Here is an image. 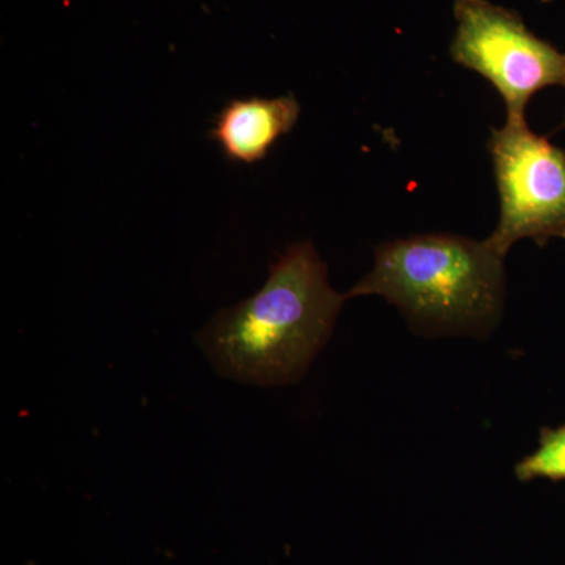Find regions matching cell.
Returning a JSON list of instances; mask_svg holds the SVG:
<instances>
[{
	"label": "cell",
	"mask_w": 565,
	"mask_h": 565,
	"mask_svg": "<svg viewBox=\"0 0 565 565\" xmlns=\"http://www.w3.org/2000/svg\"><path fill=\"white\" fill-rule=\"evenodd\" d=\"M500 193V222L486 243L498 255L522 239L545 245L565 239V151L527 128L508 120L492 129L489 143Z\"/></svg>",
	"instance_id": "cell-3"
},
{
	"label": "cell",
	"mask_w": 565,
	"mask_h": 565,
	"mask_svg": "<svg viewBox=\"0 0 565 565\" xmlns=\"http://www.w3.org/2000/svg\"><path fill=\"white\" fill-rule=\"evenodd\" d=\"M345 300L329 285L313 244L302 241L270 266L255 296L215 316L196 343L223 377L259 386L294 384L329 341Z\"/></svg>",
	"instance_id": "cell-1"
},
{
	"label": "cell",
	"mask_w": 565,
	"mask_h": 565,
	"mask_svg": "<svg viewBox=\"0 0 565 565\" xmlns=\"http://www.w3.org/2000/svg\"><path fill=\"white\" fill-rule=\"evenodd\" d=\"M299 117L300 104L292 95L232 99L215 115L210 139L217 141L228 161L252 166L266 159Z\"/></svg>",
	"instance_id": "cell-5"
},
{
	"label": "cell",
	"mask_w": 565,
	"mask_h": 565,
	"mask_svg": "<svg viewBox=\"0 0 565 565\" xmlns=\"http://www.w3.org/2000/svg\"><path fill=\"white\" fill-rule=\"evenodd\" d=\"M503 256L486 241L423 234L375 248L373 270L348 299L382 296L424 334L487 337L504 305Z\"/></svg>",
	"instance_id": "cell-2"
},
{
	"label": "cell",
	"mask_w": 565,
	"mask_h": 565,
	"mask_svg": "<svg viewBox=\"0 0 565 565\" xmlns=\"http://www.w3.org/2000/svg\"><path fill=\"white\" fill-rule=\"evenodd\" d=\"M564 126H565V118H564Z\"/></svg>",
	"instance_id": "cell-7"
},
{
	"label": "cell",
	"mask_w": 565,
	"mask_h": 565,
	"mask_svg": "<svg viewBox=\"0 0 565 565\" xmlns=\"http://www.w3.org/2000/svg\"><path fill=\"white\" fill-rule=\"evenodd\" d=\"M515 476L522 482L565 481V426L542 430L539 448L516 465Z\"/></svg>",
	"instance_id": "cell-6"
},
{
	"label": "cell",
	"mask_w": 565,
	"mask_h": 565,
	"mask_svg": "<svg viewBox=\"0 0 565 565\" xmlns=\"http://www.w3.org/2000/svg\"><path fill=\"white\" fill-rule=\"evenodd\" d=\"M452 61L486 77L508 107V120H523L535 93L565 85V54L535 36L515 11L489 0H456Z\"/></svg>",
	"instance_id": "cell-4"
}]
</instances>
